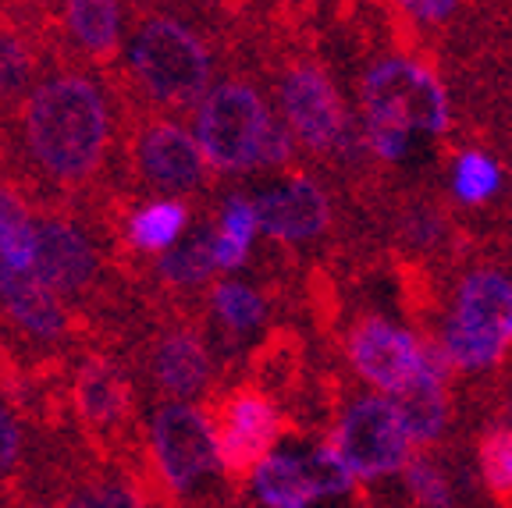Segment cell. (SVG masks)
Returning a JSON list of instances; mask_svg holds the SVG:
<instances>
[{
	"label": "cell",
	"instance_id": "obj_1",
	"mask_svg": "<svg viewBox=\"0 0 512 508\" xmlns=\"http://www.w3.org/2000/svg\"><path fill=\"white\" fill-rule=\"evenodd\" d=\"M121 96L111 75L57 57L4 121L8 175L36 199L86 203L118 185Z\"/></svg>",
	"mask_w": 512,
	"mask_h": 508
},
{
	"label": "cell",
	"instance_id": "obj_2",
	"mask_svg": "<svg viewBox=\"0 0 512 508\" xmlns=\"http://www.w3.org/2000/svg\"><path fill=\"white\" fill-rule=\"evenodd\" d=\"M246 43L217 0H132L125 61L114 86L150 111L185 118Z\"/></svg>",
	"mask_w": 512,
	"mask_h": 508
},
{
	"label": "cell",
	"instance_id": "obj_3",
	"mask_svg": "<svg viewBox=\"0 0 512 508\" xmlns=\"http://www.w3.org/2000/svg\"><path fill=\"white\" fill-rule=\"evenodd\" d=\"M260 72L271 79L281 121L292 128L299 150L338 167H356L367 157L363 125L349 114L331 72L299 36V22H264L249 32Z\"/></svg>",
	"mask_w": 512,
	"mask_h": 508
},
{
	"label": "cell",
	"instance_id": "obj_4",
	"mask_svg": "<svg viewBox=\"0 0 512 508\" xmlns=\"http://www.w3.org/2000/svg\"><path fill=\"white\" fill-rule=\"evenodd\" d=\"M121 356L153 405L207 398L221 381L207 327V302H175L146 292L143 324Z\"/></svg>",
	"mask_w": 512,
	"mask_h": 508
},
{
	"label": "cell",
	"instance_id": "obj_5",
	"mask_svg": "<svg viewBox=\"0 0 512 508\" xmlns=\"http://www.w3.org/2000/svg\"><path fill=\"white\" fill-rule=\"evenodd\" d=\"M121 96V160L118 182L132 189L139 199H182V203H203L217 189L214 167L203 157L200 139L182 125V118L150 111L136 104L132 96Z\"/></svg>",
	"mask_w": 512,
	"mask_h": 508
},
{
	"label": "cell",
	"instance_id": "obj_6",
	"mask_svg": "<svg viewBox=\"0 0 512 508\" xmlns=\"http://www.w3.org/2000/svg\"><path fill=\"white\" fill-rule=\"evenodd\" d=\"M360 125L367 150L384 164H399L413 132L445 135L452 128L445 82L424 61L381 57L360 75Z\"/></svg>",
	"mask_w": 512,
	"mask_h": 508
},
{
	"label": "cell",
	"instance_id": "obj_7",
	"mask_svg": "<svg viewBox=\"0 0 512 508\" xmlns=\"http://www.w3.org/2000/svg\"><path fill=\"white\" fill-rule=\"evenodd\" d=\"M249 54H253L249 43H242L228 72L217 79V86L192 114L203 157L217 178L256 175L260 150L274 125L271 100L260 82V64Z\"/></svg>",
	"mask_w": 512,
	"mask_h": 508
},
{
	"label": "cell",
	"instance_id": "obj_8",
	"mask_svg": "<svg viewBox=\"0 0 512 508\" xmlns=\"http://www.w3.org/2000/svg\"><path fill=\"white\" fill-rule=\"evenodd\" d=\"M456 374H495L512 352V278L498 267L466 270L431 334Z\"/></svg>",
	"mask_w": 512,
	"mask_h": 508
},
{
	"label": "cell",
	"instance_id": "obj_9",
	"mask_svg": "<svg viewBox=\"0 0 512 508\" xmlns=\"http://www.w3.org/2000/svg\"><path fill=\"white\" fill-rule=\"evenodd\" d=\"M203 416L214 434L221 477L235 494L249 491L256 469L271 459L281 437L296 434L285 409L249 377H232L217 384L203 398Z\"/></svg>",
	"mask_w": 512,
	"mask_h": 508
},
{
	"label": "cell",
	"instance_id": "obj_10",
	"mask_svg": "<svg viewBox=\"0 0 512 508\" xmlns=\"http://www.w3.org/2000/svg\"><path fill=\"white\" fill-rule=\"evenodd\" d=\"M150 452L171 508H189L210 477H221L210 423L203 409H192L189 402L153 405Z\"/></svg>",
	"mask_w": 512,
	"mask_h": 508
},
{
	"label": "cell",
	"instance_id": "obj_11",
	"mask_svg": "<svg viewBox=\"0 0 512 508\" xmlns=\"http://www.w3.org/2000/svg\"><path fill=\"white\" fill-rule=\"evenodd\" d=\"M328 441L338 452V459L352 469V477L363 484L402 473L409 462V448H413L395 402L381 395L338 398V413L328 430Z\"/></svg>",
	"mask_w": 512,
	"mask_h": 508
},
{
	"label": "cell",
	"instance_id": "obj_12",
	"mask_svg": "<svg viewBox=\"0 0 512 508\" xmlns=\"http://www.w3.org/2000/svg\"><path fill=\"white\" fill-rule=\"evenodd\" d=\"M360 491V480L352 477V469L324 437L310 452H274L256 469L246 498L253 508H313L320 501Z\"/></svg>",
	"mask_w": 512,
	"mask_h": 508
},
{
	"label": "cell",
	"instance_id": "obj_13",
	"mask_svg": "<svg viewBox=\"0 0 512 508\" xmlns=\"http://www.w3.org/2000/svg\"><path fill=\"white\" fill-rule=\"evenodd\" d=\"M57 61L47 0H0V125Z\"/></svg>",
	"mask_w": 512,
	"mask_h": 508
},
{
	"label": "cell",
	"instance_id": "obj_14",
	"mask_svg": "<svg viewBox=\"0 0 512 508\" xmlns=\"http://www.w3.org/2000/svg\"><path fill=\"white\" fill-rule=\"evenodd\" d=\"M132 0H47L57 57L114 75L125 61Z\"/></svg>",
	"mask_w": 512,
	"mask_h": 508
},
{
	"label": "cell",
	"instance_id": "obj_15",
	"mask_svg": "<svg viewBox=\"0 0 512 508\" xmlns=\"http://www.w3.org/2000/svg\"><path fill=\"white\" fill-rule=\"evenodd\" d=\"M342 352L352 374L392 398L413 384L420 363H424V342L413 331L377 317V313H363L352 320L342 338Z\"/></svg>",
	"mask_w": 512,
	"mask_h": 508
},
{
	"label": "cell",
	"instance_id": "obj_16",
	"mask_svg": "<svg viewBox=\"0 0 512 508\" xmlns=\"http://www.w3.org/2000/svg\"><path fill=\"white\" fill-rule=\"evenodd\" d=\"M256 217H260V231L267 235V242L281 249L303 246V242H317L320 235H328L335 224V210H331L328 189L317 182L313 175L292 171L285 175V182L264 189L253 199Z\"/></svg>",
	"mask_w": 512,
	"mask_h": 508
},
{
	"label": "cell",
	"instance_id": "obj_17",
	"mask_svg": "<svg viewBox=\"0 0 512 508\" xmlns=\"http://www.w3.org/2000/svg\"><path fill=\"white\" fill-rule=\"evenodd\" d=\"M217 270L221 267L214 253V214L203 210L182 239L164 256H157L150 292L175 302H207Z\"/></svg>",
	"mask_w": 512,
	"mask_h": 508
},
{
	"label": "cell",
	"instance_id": "obj_18",
	"mask_svg": "<svg viewBox=\"0 0 512 508\" xmlns=\"http://www.w3.org/2000/svg\"><path fill=\"white\" fill-rule=\"evenodd\" d=\"M192 214H196V207L182 203V199H150L128 224V246L146 260H157L182 239Z\"/></svg>",
	"mask_w": 512,
	"mask_h": 508
},
{
	"label": "cell",
	"instance_id": "obj_19",
	"mask_svg": "<svg viewBox=\"0 0 512 508\" xmlns=\"http://www.w3.org/2000/svg\"><path fill=\"white\" fill-rule=\"evenodd\" d=\"M0 253L11 270H32L36 260V217L22 182L11 175L0 178Z\"/></svg>",
	"mask_w": 512,
	"mask_h": 508
},
{
	"label": "cell",
	"instance_id": "obj_20",
	"mask_svg": "<svg viewBox=\"0 0 512 508\" xmlns=\"http://www.w3.org/2000/svg\"><path fill=\"white\" fill-rule=\"evenodd\" d=\"M260 231V217H256L253 199L224 196V203L214 210V253L221 270H239L246 267L249 253H253V239Z\"/></svg>",
	"mask_w": 512,
	"mask_h": 508
},
{
	"label": "cell",
	"instance_id": "obj_21",
	"mask_svg": "<svg viewBox=\"0 0 512 508\" xmlns=\"http://www.w3.org/2000/svg\"><path fill=\"white\" fill-rule=\"evenodd\" d=\"M32 466V427L15 402L0 395V501L25 491Z\"/></svg>",
	"mask_w": 512,
	"mask_h": 508
},
{
	"label": "cell",
	"instance_id": "obj_22",
	"mask_svg": "<svg viewBox=\"0 0 512 508\" xmlns=\"http://www.w3.org/2000/svg\"><path fill=\"white\" fill-rule=\"evenodd\" d=\"M473 462L491 505L512 508V427H484L473 434Z\"/></svg>",
	"mask_w": 512,
	"mask_h": 508
},
{
	"label": "cell",
	"instance_id": "obj_23",
	"mask_svg": "<svg viewBox=\"0 0 512 508\" xmlns=\"http://www.w3.org/2000/svg\"><path fill=\"white\" fill-rule=\"evenodd\" d=\"M502 189V167L484 150H463L452 164V199L463 207H480Z\"/></svg>",
	"mask_w": 512,
	"mask_h": 508
},
{
	"label": "cell",
	"instance_id": "obj_24",
	"mask_svg": "<svg viewBox=\"0 0 512 508\" xmlns=\"http://www.w3.org/2000/svg\"><path fill=\"white\" fill-rule=\"evenodd\" d=\"M399 228H402V235H406L409 246L431 249V246H438L441 235L448 231V221L438 207H431V203H413V207L402 214Z\"/></svg>",
	"mask_w": 512,
	"mask_h": 508
},
{
	"label": "cell",
	"instance_id": "obj_25",
	"mask_svg": "<svg viewBox=\"0 0 512 508\" xmlns=\"http://www.w3.org/2000/svg\"><path fill=\"white\" fill-rule=\"evenodd\" d=\"M409 18L424 25H441L459 11V0H395Z\"/></svg>",
	"mask_w": 512,
	"mask_h": 508
},
{
	"label": "cell",
	"instance_id": "obj_26",
	"mask_svg": "<svg viewBox=\"0 0 512 508\" xmlns=\"http://www.w3.org/2000/svg\"><path fill=\"white\" fill-rule=\"evenodd\" d=\"M488 409L495 416V423H488V427H512V377H505V381H498L491 388Z\"/></svg>",
	"mask_w": 512,
	"mask_h": 508
},
{
	"label": "cell",
	"instance_id": "obj_27",
	"mask_svg": "<svg viewBox=\"0 0 512 508\" xmlns=\"http://www.w3.org/2000/svg\"><path fill=\"white\" fill-rule=\"evenodd\" d=\"M8 175V139H4V125H0V178Z\"/></svg>",
	"mask_w": 512,
	"mask_h": 508
},
{
	"label": "cell",
	"instance_id": "obj_28",
	"mask_svg": "<svg viewBox=\"0 0 512 508\" xmlns=\"http://www.w3.org/2000/svg\"><path fill=\"white\" fill-rule=\"evenodd\" d=\"M8 263H4V253H0V285H4V278H8Z\"/></svg>",
	"mask_w": 512,
	"mask_h": 508
}]
</instances>
